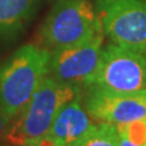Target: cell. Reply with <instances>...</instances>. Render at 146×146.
Here are the masks:
<instances>
[{
    "label": "cell",
    "mask_w": 146,
    "mask_h": 146,
    "mask_svg": "<svg viewBox=\"0 0 146 146\" xmlns=\"http://www.w3.org/2000/svg\"><path fill=\"white\" fill-rule=\"evenodd\" d=\"M145 56H146V52H145Z\"/></svg>",
    "instance_id": "e0dca14e"
},
{
    "label": "cell",
    "mask_w": 146,
    "mask_h": 146,
    "mask_svg": "<svg viewBox=\"0 0 146 146\" xmlns=\"http://www.w3.org/2000/svg\"><path fill=\"white\" fill-rule=\"evenodd\" d=\"M145 146H146V141H145Z\"/></svg>",
    "instance_id": "2e32d148"
},
{
    "label": "cell",
    "mask_w": 146,
    "mask_h": 146,
    "mask_svg": "<svg viewBox=\"0 0 146 146\" xmlns=\"http://www.w3.org/2000/svg\"><path fill=\"white\" fill-rule=\"evenodd\" d=\"M50 56V50L26 44L0 65V112L11 119L21 115L49 74Z\"/></svg>",
    "instance_id": "6da1fadb"
},
{
    "label": "cell",
    "mask_w": 146,
    "mask_h": 146,
    "mask_svg": "<svg viewBox=\"0 0 146 146\" xmlns=\"http://www.w3.org/2000/svg\"><path fill=\"white\" fill-rule=\"evenodd\" d=\"M95 5L111 43L146 52V0H95Z\"/></svg>",
    "instance_id": "277c9868"
},
{
    "label": "cell",
    "mask_w": 146,
    "mask_h": 146,
    "mask_svg": "<svg viewBox=\"0 0 146 146\" xmlns=\"http://www.w3.org/2000/svg\"><path fill=\"white\" fill-rule=\"evenodd\" d=\"M104 39L102 31L84 43L52 50L49 62V76L80 90L91 86L101 58Z\"/></svg>",
    "instance_id": "8992f818"
},
{
    "label": "cell",
    "mask_w": 146,
    "mask_h": 146,
    "mask_svg": "<svg viewBox=\"0 0 146 146\" xmlns=\"http://www.w3.org/2000/svg\"><path fill=\"white\" fill-rule=\"evenodd\" d=\"M82 91L48 74L22 113L12 119L3 140L5 144H32L43 138L49 133L61 107Z\"/></svg>",
    "instance_id": "7a4b0ae2"
},
{
    "label": "cell",
    "mask_w": 146,
    "mask_h": 146,
    "mask_svg": "<svg viewBox=\"0 0 146 146\" xmlns=\"http://www.w3.org/2000/svg\"><path fill=\"white\" fill-rule=\"evenodd\" d=\"M102 32L101 20L91 0H56L39 29L43 48L57 50L84 43Z\"/></svg>",
    "instance_id": "3957f363"
},
{
    "label": "cell",
    "mask_w": 146,
    "mask_h": 146,
    "mask_svg": "<svg viewBox=\"0 0 146 146\" xmlns=\"http://www.w3.org/2000/svg\"><path fill=\"white\" fill-rule=\"evenodd\" d=\"M34 146H66V145H63L58 140H56L55 138H52V136L46 134L45 136H43V138L34 141Z\"/></svg>",
    "instance_id": "7c38bea8"
},
{
    "label": "cell",
    "mask_w": 146,
    "mask_h": 146,
    "mask_svg": "<svg viewBox=\"0 0 146 146\" xmlns=\"http://www.w3.org/2000/svg\"><path fill=\"white\" fill-rule=\"evenodd\" d=\"M93 85L117 93L145 90V54L119 46L115 43L107 44L102 49Z\"/></svg>",
    "instance_id": "5b68a950"
},
{
    "label": "cell",
    "mask_w": 146,
    "mask_h": 146,
    "mask_svg": "<svg viewBox=\"0 0 146 146\" xmlns=\"http://www.w3.org/2000/svg\"><path fill=\"white\" fill-rule=\"evenodd\" d=\"M40 0H0V38L16 36L34 17Z\"/></svg>",
    "instance_id": "9c48e42d"
},
{
    "label": "cell",
    "mask_w": 146,
    "mask_h": 146,
    "mask_svg": "<svg viewBox=\"0 0 146 146\" xmlns=\"http://www.w3.org/2000/svg\"><path fill=\"white\" fill-rule=\"evenodd\" d=\"M82 99L93 121L118 124L146 119V89L117 93L91 85L83 90Z\"/></svg>",
    "instance_id": "52a82bcc"
},
{
    "label": "cell",
    "mask_w": 146,
    "mask_h": 146,
    "mask_svg": "<svg viewBox=\"0 0 146 146\" xmlns=\"http://www.w3.org/2000/svg\"><path fill=\"white\" fill-rule=\"evenodd\" d=\"M119 146H144V145H138V144H134L131 143L130 140H128L125 138L119 135Z\"/></svg>",
    "instance_id": "5bb4252c"
},
{
    "label": "cell",
    "mask_w": 146,
    "mask_h": 146,
    "mask_svg": "<svg viewBox=\"0 0 146 146\" xmlns=\"http://www.w3.org/2000/svg\"><path fill=\"white\" fill-rule=\"evenodd\" d=\"M4 146H34V143H32V144H5Z\"/></svg>",
    "instance_id": "9a60e30c"
},
{
    "label": "cell",
    "mask_w": 146,
    "mask_h": 146,
    "mask_svg": "<svg viewBox=\"0 0 146 146\" xmlns=\"http://www.w3.org/2000/svg\"><path fill=\"white\" fill-rule=\"evenodd\" d=\"M11 122H12L11 118H9L7 116L4 115L3 112H0V139H3L4 135L6 134Z\"/></svg>",
    "instance_id": "4fadbf2b"
},
{
    "label": "cell",
    "mask_w": 146,
    "mask_h": 146,
    "mask_svg": "<svg viewBox=\"0 0 146 146\" xmlns=\"http://www.w3.org/2000/svg\"><path fill=\"white\" fill-rule=\"evenodd\" d=\"M116 129L123 138L130 140L131 143L144 145L146 141V119H138L128 123H118Z\"/></svg>",
    "instance_id": "8fae6325"
},
{
    "label": "cell",
    "mask_w": 146,
    "mask_h": 146,
    "mask_svg": "<svg viewBox=\"0 0 146 146\" xmlns=\"http://www.w3.org/2000/svg\"><path fill=\"white\" fill-rule=\"evenodd\" d=\"M73 146H119V134L115 124L99 122Z\"/></svg>",
    "instance_id": "30bf717a"
},
{
    "label": "cell",
    "mask_w": 146,
    "mask_h": 146,
    "mask_svg": "<svg viewBox=\"0 0 146 146\" xmlns=\"http://www.w3.org/2000/svg\"><path fill=\"white\" fill-rule=\"evenodd\" d=\"M82 93L61 107L48 133L66 146L76 145L94 125L83 105Z\"/></svg>",
    "instance_id": "ba28073f"
}]
</instances>
